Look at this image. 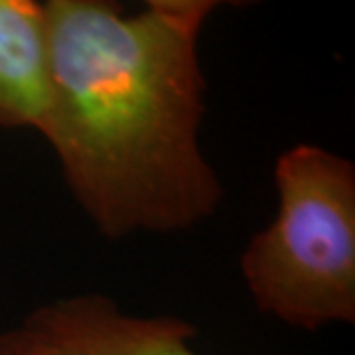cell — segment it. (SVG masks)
I'll return each instance as SVG.
<instances>
[{
  "label": "cell",
  "mask_w": 355,
  "mask_h": 355,
  "mask_svg": "<svg viewBox=\"0 0 355 355\" xmlns=\"http://www.w3.org/2000/svg\"><path fill=\"white\" fill-rule=\"evenodd\" d=\"M21 325L49 355H198L196 328L175 316H134L111 297L83 293L33 309Z\"/></svg>",
  "instance_id": "3957f363"
},
{
  "label": "cell",
  "mask_w": 355,
  "mask_h": 355,
  "mask_svg": "<svg viewBox=\"0 0 355 355\" xmlns=\"http://www.w3.org/2000/svg\"><path fill=\"white\" fill-rule=\"evenodd\" d=\"M51 113L44 130L69 191L106 238L189 231L224 187L201 148L198 37L212 0L44 3Z\"/></svg>",
  "instance_id": "6da1fadb"
},
{
  "label": "cell",
  "mask_w": 355,
  "mask_h": 355,
  "mask_svg": "<svg viewBox=\"0 0 355 355\" xmlns=\"http://www.w3.org/2000/svg\"><path fill=\"white\" fill-rule=\"evenodd\" d=\"M277 215L240 270L259 311L300 330L355 323V166L314 144L275 164Z\"/></svg>",
  "instance_id": "7a4b0ae2"
},
{
  "label": "cell",
  "mask_w": 355,
  "mask_h": 355,
  "mask_svg": "<svg viewBox=\"0 0 355 355\" xmlns=\"http://www.w3.org/2000/svg\"><path fill=\"white\" fill-rule=\"evenodd\" d=\"M0 355H49L24 325L0 332Z\"/></svg>",
  "instance_id": "5b68a950"
},
{
  "label": "cell",
  "mask_w": 355,
  "mask_h": 355,
  "mask_svg": "<svg viewBox=\"0 0 355 355\" xmlns=\"http://www.w3.org/2000/svg\"><path fill=\"white\" fill-rule=\"evenodd\" d=\"M51 95L46 7L35 0H0V127L44 134Z\"/></svg>",
  "instance_id": "277c9868"
}]
</instances>
